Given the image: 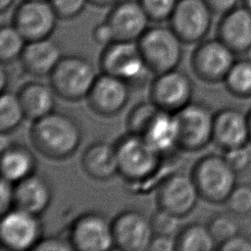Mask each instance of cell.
I'll return each instance as SVG.
<instances>
[{
	"instance_id": "1",
	"label": "cell",
	"mask_w": 251,
	"mask_h": 251,
	"mask_svg": "<svg viewBox=\"0 0 251 251\" xmlns=\"http://www.w3.org/2000/svg\"><path fill=\"white\" fill-rule=\"evenodd\" d=\"M29 138L34 149L45 158L65 160L78 149L82 131L75 118L53 111L32 122Z\"/></svg>"
},
{
	"instance_id": "2",
	"label": "cell",
	"mask_w": 251,
	"mask_h": 251,
	"mask_svg": "<svg viewBox=\"0 0 251 251\" xmlns=\"http://www.w3.org/2000/svg\"><path fill=\"white\" fill-rule=\"evenodd\" d=\"M119 175L127 182L141 183L160 169L164 154L143 136L127 132L115 143Z\"/></svg>"
},
{
	"instance_id": "3",
	"label": "cell",
	"mask_w": 251,
	"mask_h": 251,
	"mask_svg": "<svg viewBox=\"0 0 251 251\" xmlns=\"http://www.w3.org/2000/svg\"><path fill=\"white\" fill-rule=\"evenodd\" d=\"M98 75L87 58L77 55H63L50 74L49 84L56 95L67 101L86 98Z\"/></svg>"
},
{
	"instance_id": "4",
	"label": "cell",
	"mask_w": 251,
	"mask_h": 251,
	"mask_svg": "<svg viewBox=\"0 0 251 251\" xmlns=\"http://www.w3.org/2000/svg\"><path fill=\"white\" fill-rule=\"evenodd\" d=\"M183 42L170 25L149 26L137 40L142 58L152 74L176 69L183 56Z\"/></svg>"
},
{
	"instance_id": "5",
	"label": "cell",
	"mask_w": 251,
	"mask_h": 251,
	"mask_svg": "<svg viewBox=\"0 0 251 251\" xmlns=\"http://www.w3.org/2000/svg\"><path fill=\"white\" fill-rule=\"evenodd\" d=\"M190 175L200 197L212 204H224L237 184V174L224 155H204L194 164Z\"/></svg>"
},
{
	"instance_id": "6",
	"label": "cell",
	"mask_w": 251,
	"mask_h": 251,
	"mask_svg": "<svg viewBox=\"0 0 251 251\" xmlns=\"http://www.w3.org/2000/svg\"><path fill=\"white\" fill-rule=\"evenodd\" d=\"M99 64L103 73L124 79L130 87L144 85L152 74L134 41L116 40L104 46Z\"/></svg>"
},
{
	"instance_id": "7",
	"label": "cell",
	"mask_w": 251,
	"mask_h": 251,
	"mask_svg": "<svg viewBox=\"0 0 251 251\" xmlns=\"http://www.w3.org/2000/svg\"><path fill=\"white\" fill-rule=\"evenodd\" d=\"M176 126V147L196 152L213 142L215 113L203 102L191 101L174 114Z\"/></svg>"
},
{
	"instance_id": "8",
	"label": "cell",
	"mask_w": 251,
	"mask_h": 251,
	"mask_svg": "<svg viewBox=\"0 0 251 251\" xmlns=\"http://www.w3.org/2000/svg\"><path fill=\"white\" fill-rule=\"evenodd\" d=\"M236 54L218 37L197 43L190 57L193 74L208 83L224 82Z\"/></svg>"
},
{
	"instance_id": "9",
	"label": "cell",
	"mask_w": 251,
	"mask_h": 251,
	"mask_svg": "<svg viewBox=\"0 0 251 251\" xmlns=\"http://www.w3.org/2000/svg\"><path fill=\"white\" fill-rule=\"evenodd\" d=\"M39 216L19 208L1 215L0 242L10 251L33 250L43 237Z\"/></svg>"
},
{
	"instance_id": "10",
	"label": "cell",
	"mask_w": 251,
	"mask_h": 251,
	"mask_svg": "<svg viewBox=\"0 0 251 251\" xmlns=\"http://www.w3.org/2000/svg\"><path fill=\"white\" fill-rule=\"evenodd\" d=\"M69 239L74 250L108 251L115 247L113 221L99 212L79 215L71 225Z\"/></svg>"
},
{
	"instance_id": "11",
	"label": "cell",
	"mask_w": 251,
	"mask_h": 251,
	"mask_svg": "<svg viewBox=\"0 0 251 251\" xmlns=\"http://www.w3.org/2000/svg\"><path fill=\"white\" fill-rule=\"evenodd\" d=\"M213 16L204 0H177L168 22L184 44H194L208 35Z\"/></svg>"
},
{
	"instance_id": "12",
	"label": "cell",
	"mask_w": 251,
	"mask_h": 251,
	"mask_svg": "<svg viewBox=\"0 0 251 251\" xmlns=\"http://www.w3.org/2000/svg\"><path fill=\"white\" fill-rule=\"evenodd\" d=\"M193 82L189 75L176 69L155 75L149 99L161 110L175 114L192 101Z\"/></svg>"
},
{
	"instance_id": "13",
	"label": "cell",
	"mask_w": 251,
	"mask_h": 251,
	"mask_svg": "<svg viewBox=\"0 0 251 251\" xmlns=\"http://www.w3.org/2000/svg\"><path fill=\"white\" fill-rule=\"evenodd\" d=\"M60 20L48 0H22L17 4L11 24L26 41L51 37Z\"/></svg>"
},
{
	"instance_id": "14",
	"label": "cell",
	"mask_w": 251,
	"mask_h": 251,
	"mask_svg": "<svg viewBox=\"0 0 251 251\" xmlns=\"http://www.w3.org/2000/svg\"><path fill=\"white\" fill-rule=\"evenodd\" d=\"M200 194L191 175L173 173L160 182L156 191L158 208L180 218L190 214L196 207Z\"/></svg>"
},
{
	"instance_id": "15",
	"label": "cell",
	"mask_w": 251,
	"mask_h": 251,
	"mask_svg": "<svg viewBox=\"0 0 251 251\" xmlns=\"http://www.w3.org/2000/svg\"><path fill=\"white\" fill-rule=\"evenodd\" d=\"M113 233L115 247L125 251L148 250L154 236L150 218L134 209L125 210L115 217Z\"/></svg>"
},
{
	"instance_id": "16",
	"label": "cell",
	"mask_w": 251,
	"mask_h": 251,
	"mask_svg": "<svg viewBox=\"0 0 251 251\" xmlns=\"http://www.w3.org/2000/svg\"><path fill=\"white\" fill-rule=\"evenodd\" d=\"M130 85L122 78L102 73L86 96L89 108L99 116L119 114L129 100Z\"/></svg>"
},
{
	"instance_id": "17",
	"label": "cell",
	"mask_w": 251,
	"mask_h": 251,
	"mask_svg": "<svg viewBox=\"0 0 251 251\" xmlns=\"http://www.w3.org/2000/svg\"><path fill=\"white\" fill-rule=\"evenodd\" d=\"M105 19L110 25L115 41H134L149 27L150 20L137 0H120L110 7Z\"/></svg>"
},
{
	"instance_id": "18",
	"label": "cell",
	"mask_w": 251,
	"mask_h": 251,
	"mask_svg": "<svg viewBox=\"0 0 251 251\" xmlns=\"http://www.w3.org/2000/svg\"><path fill=\"white\" fill-rule=\"evenodd\" d=\"M250 141L247 113L233 107L223 108L215 113L213 143L226 151L246 145Z\"/></svg>"
},
{
	"instance_id": "19",
	"label": "cell",
	"mask_w": 251,
	"mask_h": 251,
	"mask_svg": "<svg viewBox=\"0 0 251 251\" xmlns=\"http://www.w3.org/2000/svg\"><path fill=\"white\" fill-rule=\"evenodd\" d=\"M216 34L236 55L248 52L251 49V11L241 4L221 16Z\"/></svg>"
},
{
	"instance_id": "20",
	"label": "cell",
	"mask_w": 251,
	"mask_h": 251,
	"mask_svg": "<svg viewBox=\"0 0 251 251\" xmlns=\"http://www.w3.org/2000/svg\"><path fill=\"white\" fill-rule=\"evenodd\" d=\"M63 57L60 44L51 37L27 41L20 61L25 72L35 77L49 76Z\"/></svg>"
},
{
	"instance_id": "21",
	"label": "cell",
	"mask_w": 251,
	"mask_h": 251,
	"mask_svg": "<svg viewBox=\"0 0 251 251\" xmlns=\"http://www.w3.org/2000/svg\"><path fill=\"white\" fill-rule=\"evenodd\" d=\"M14 190V207L37 216L48 209L53 197L48 179L36 173L15 183Z\"/></svg>"
},
{
	"instance_id": "22",
	"label": "cell",
	"mask_w": 251,
	"mask_h": 251,
	"mask_svg": "<svg viewBox=\"0 0 251 251\" xmlns=\"http://www.w3.org/2000/svg\"><path fill=\"white\" fill-rule=\"evenodd\" d=\"M80 163L83 172L95 180L105 181L119 175L116 146L106 141L89 144L81 154Z\"/></svg>"
},
{
	"instance_id": "23",
	"label": "cell",
	"mask_w": 251,
	"mask_h": 251,
	"mask_svg": "<svg viewBox=\"0 0 251 251\" xmlns=\"http://www.w3.org/2000/svg\"><path fill=\"white\" fill-rule=\"evenodd\" d=\"M25 119L36 121L55 111L56 93L50 84L40 81L25 83L18 91Z\"/></svg>"
},
{
	"instance_id": "24",
	"label": "cell",
	"mask_w": 251,
	"mask_h": 251,
	"mask_svg": "<svg viewBox=\"0 0 251 251\" xmlns=\"http://www.w3.org/2000/svg\"><path fill=\"white\" fill-rule=\"evenodd\" d=\"M37 161L29 148L20 143H13L1 152L2 177L17 183L36 173Z\"/></svg>"
},
{
	"instance_id": "25",
	"label": "cell",
	"mask_w": 251,
	"mask_h": 251,
	"mask_svg": "<svg viewBox=\"0 0 251 251\" xmlns=\"http://www.w3.org/2000/svg\"><path fill=\"white\" fill-rule=\"evenodd\" d=\"M141 136L164 155L174 148H177L174 114L160 110Z\"/></svg>"
},
{
	"instance_id": "26",
	"label": "cell",
	"mask_w": 251,
	"mask_h": 251,
	"mask_svg": "<svg viewBox=\"0 0 251 251\" xmlns=\"http://www.w3.org/2000/svg\"><path fill=\"white\" fill-rule=\"evenodd\" d=\"M215 249H218V244L207 225L189 224L176 235V250L178 251H212Z\"/></svg>"
},
{
	"instance_id": "27",
	"label": "cell",
	"mask_w": 251,
	"mask_h": 251,
	"mask_svg": "<svg viewBox=\"0 0 251 251\" xmlns=\"http://www.w3.org/2000/svg\"><path fill=\"white\" fill-rule=\"evenodd\" d=\"M224 83L231 95L238 98H250L251 59L236 60L228 71Z\"/></svg>"
},
{
	"instance_id": "28",
	"label": "cell",
	"mask_w": 251,
	"mask_h": 251,
	"mask_svg": "<svg viewBox=\"0 0 251 251\" xmlns=\"http://www.w3.org/2000/svg\"><path fill=\"white\" fill-rule=\"evenodd\" d=\"M25 115L19 99L18 93L1 91L0 97V132L11 133L18 128Z\"/></svg>"
},
{
	"instance_id": "29",
	"label": "cell",
	"mask_w": 251,
	"mask_h": 251,
	"mask_svg": "<svg viewBox=\"0 0 251 251\" xmlns=\"http://www.w3.org/2000/svg\"><path fill=\"white\" fill-rule=\"evenodd\" d=\"M24 35L12 25H3L0 28V61L2 65L20 60L26 44Z\"/></svg>"
},
{
	"instance_id": "30",
	"label": "cell",
	"mask_w": 251,
	"mask_h": 251,
	"mask_svg": "<svg viewBox=\"0 0 251 251\" xmlns=\"http://www.w3.org/2000/svg\"><path fill=\"white\" fill-rule=\"evenodd\" d=\"M236 216L229 211L217 213L209 220L207 226L218 246L233 237L240 231V225Z\"/></svg>"
},
{
	"instance_id": "31",
	"label": "cell",
	"mask_w": 251,
	"mask_h": 251,
	"mask_svg": "<svg viewBox=\"0 0 251 251\" xmlns=\"http://www.w3.org/2000/svg\"><path fill=\"white\" fill-rule=\"evenodd\" d=\"M160 110L150 99L149 101H140L137 103L128 113L126 119L127 132L142 135Z\"/></svg>"
},
{
	"instance_id": "32",
	"label": "cell",
	"mask_w": 251,
	"mask_h": 251,
	"mask_svg": "<svg viewBox=\"0 0 251 251\" xmlns=\"http://www.w3.org/2000/svg\"><path fill=\"white\" fill-rule=\"evenodd\" d=\"M227 211L238 217L251 215V184H236L226 202Z\"/></svg>"
},
{
	"instance_id": "33",
	"label": "cell",
	"mask_w": 251,
	"mask_h": 251,
	"mask_svg": "<svg viewBox=\"0 0 251 251\" xmlns=\"http://www.w3.org/2000/svg\"><path fill=\"white\" fill-rule=\"evenodd\" d=\"M180 217L158 208L150 216L151 226L154 234L177 235L180 227Z\"/></svg>"
},
{
	"instance_id": "34",
	"label": "cell",
	"mask_w": 251,
	"mask_h": 251,
	"mask_svg": "<svg viewBox=\"0 0 251 251\" xmlns=\"http://www.w3.org/2000/svg\"><path fill=\"white\" fill-rule=\"evenodd\" d=\"M150 22L163 23L169 21L177 0H137Z\"/></svg>"
},
{
	"instance_id": "35",
	"label": "cell",
	"mask_w": 251,
	"mask_h": 251,
	"mask_svg": "<svg viewBox=\"0 0 251 251\" xmlns=\"http://www.w3.org/2000/svg\"><path fill=\"white\" fill-rule=\"evenodd\" d=\"M60 20L78 17L89 4L88 0H48Z\"/></svg>"
},
{
	"instance_id": "36",
	"label": "cell",
	"mask_w": 251,
	"mask_h": 251,
	"mask_svg": "<svg viewBox=\"0 0 251 251\" xmlns=\"http://www.w3.org/2000/svg\"><path fill=\"white\" fill-rule=\"evenodd\" d=\"M224 157L237 175L244 173L251 166V151L247 144L226 150Z\"/></svg>"
},
{
	"instance_id": "37",
	"label": "cell",
	"mask_w": 251,
	"mask_h": 251,
	"mask_svg": "<svg viewBox=\"0 0 251 251\" xmlns=\"http://www.w3.org/2000/svg\"><path fill=\"white\" fill-rule=\"evenodd\" d=\"M74 250V247L68 238L57 235L42 237L33 251H68Z\"/></svg>"
},
{
	"instance_id": "38",
	"label": "cell",
	"mask_w": 251,
	"mask_h": 251,
	"mask_svg": "<svg viewBox=\"0 0 251 251\" xmlns=\"http://www.w3.org/2000/svg\"><path fill=\"white\" fill-rule=\"evenodd\" d=\"M15 183L1 178L0 183V214L3 215L12 208H14V198H15Z\"/></svg>"
},
{
	"instance_id": "39",
	"label": "cell",
	"mask_w": 251,
	"mask_h": 251,
	"mask_svg": "<svg viewBox=\"0 0 251 251\" xmlns=\"http://www.w3.org/2000/svg\"><path fill=\"white\" fill-rule=\"evenodd\" d=\"M218 249L221 251H251V237L239 232L221 243Z\"/></svg>"
},
{
	"instance_id": "40",
	"label": "cell",
	"mask_w": 251,
	"mask_h": 251,
	"mask_svg": "<svg viewBox=\"0 0 251 251\" xmlns=\"http://www.w3.org/2000/svg\"><path fill=\"white\" fill-rule=\"evenodd\" d=\"M148 250L150 251L176 250V235L154 234Z\"/></svg>"
},
{
	"instance_id": "41",
	"label": "cell",
	"mask_w": 251,
	"mask_h": 251,
	"mask_svg": "<svg viewBox=\"0 0 251 251\" xmlns=\"http://www.w3.org/2000/svg\"><path fill=\"white\" fill-rule=\"evenodd\" d=\"M92 38L102 46H106L115 41L113 31L106 21L97 24L92 29Z\"/></svg>"
},
{
	"instance_id": "42",
	"label": "cell",
	"mask_w": 251,
	"mask_h": 251,
	"mask_svg": "<svg viewBox=\"0 0 251 251\" xmlns=\"http://www.w3.org/2000/svg\"><path fill=\"white\" fill-rule=\"evenodd\" d=\"M212 13L217 16H223L231 11L238 5L241 0H204Z\"/></svg>"
},
{
	"instance_id": "43",
	"label": "cell",
	"mask_w": 251,
	"mask_h": 251,
	"mask_svg": "<svg viewBox=\"0 0 251 251\" xmlns=\"http://www.w3.org/2000/svg\"><path fill=\"white\" fill-rule=\"evenodd\" d=\"M120 0H88L89 5H92L97 8H107L112 7Z\"/></svg>"
},
{
	"instance_id": "44",
	"label": "cell",
	"mask_w": 251,
	"mask_h": 251,
	"mask_svg": "<svg viewBox=\"0 0 251 251\" xmlns=\"http://www.w3.org/2000/svg\"><path fill=\"white\" fill-rule=\"evenodd\" d=\"M9 134L10 133H6V132L0 133V150H1V152L13 144Z\"/></svg>"
},
{
	"instance_id": "45",
	"label": "cell",
	"mask_w": 251,
	"mask_h": 251,
	"mask_svg": "<svg viewBox=\"0 0 251 251\" xmlns=\"http://www.w3.org/2000/svg\"><path fill=\"white\" fill-rule=\"evenodd\" d=\"M0 86H1V91L6 90V86L8 84V73L7 71L4 69V67H1V71H0Z\"/></svg>"
},
{
	"instance_id": "46",
	"label": "cell",
	"mask_w": 251,
	"mask_h": 251,
	"mask_svg": "<svg viewBox=\"0 0 251 251\" xmlns=\"http://www.w3.org/2000/svg\"><path fill=\"white\" fill-rule=\"evenodd\" d=\"M16 0H0V12L1 14L6 13L15 4Z\"/></svg>"
},
{
	"instance_id": "47",
	"label": "cell",
	"mask_w": 251,
	"mask_h": 251,
	"mask_svg": "<svg viewBox=\"0 0 251 251\" xmlns=\"http://www.w3.org/2000/svg\"><path fill=\"white\" fill-rule=\"evenodd\" d=\"M241 4L251 11V0H241Z\"/></svg>"
},
{
	"instance_id": "48",
	"label": "cell",
	"mask_w": 251,
	"mask_h": 251,
	"mask_svg": "<svg viewBox=\"0 0 251 251\" xmlns=\"http://www.w3.org/2000/svg\"><path fill=\"white\" fill-rule=\"evenodd\" d=\"M248 115V122H249V129H250V142H251V109L250 111L247 113Z\"/></svg>"
}]
</instances>
